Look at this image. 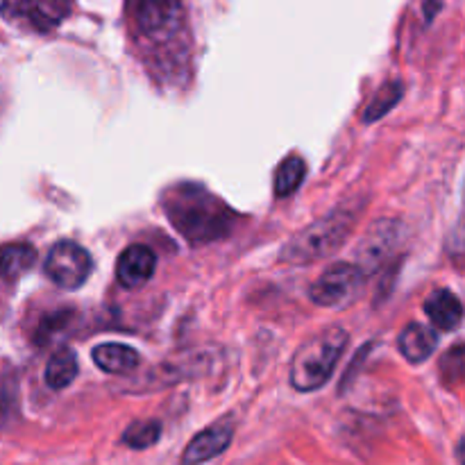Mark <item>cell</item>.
I'll list each match as a JSON object with an SVG mask.
<instances>
[{"label":"cell","instance_id":"obj_1","mask_svg":"<svg viewBox=\"0 0 465 465\" xmlns=\"http://www.w3.org/2000/svg\"><path fill=\"white\" fill-rule=\"evenodd\" d=\"M168 221L189 243L203 245L230 232L232 212L200 184H177L163 195Z\"/></svg>","mask_w":465,"mask_h":465},{"label":"cell","instance_id":"obj_2","mask_svg":"<svg viewBox=\"0 0 465 465\" xmlns=\"http://www.w3.org/2000/svg\"><path fill=\"white\" fill-rule=\"evenodd\" d=\"M357 218V209H336L327 213L325 218L304 227L282 248V262L298 266V263H312L327 257L348 241Z\"/></svg>","mask_w":465,"mask_h":465},{"label":"cell","instance_id":"obj_3","mask_svg":"<svg viewBox=\"0 0 465 465\" xmlns=\"http://www.w3.org/2000/svg\"><path fill=\"white\" fill-rule=\"evenodd\" d=\"M348 345V331L341 327H330L313 339H309L295 352L291 363V384L302 393L322 389L330 381L341 354Z\"/></svg>","mask_w":465,"mask_h":465},{"label":"cell","instance_id":"obj_4","mask_svg":"<svg viewBox=\"0 0 465 465\" xmlns=\"http://www.w3.org/2000/svg\"><path fill=\"white\" fill-rule=\"evenodd\" d=\"M125 9L134 35L154 48L184 36L186 12L182 0H127Z\"/></svg>","mask_w":465,"mask_h":465},{"label":"cell","instance_id":"obj_5","mask_svg":"<svg viewBox=\"0 0 465 465\" xmlns=\"http://www.w3.org/2000/svg\"><path fill=\"white\" fill-rule=\"evenodd\" d=\"M91 268V254L86 252L82 245L75 241H59L50 248L48 259H45V275L54 282L57 286L68 291H75L89 280Z\"/></svg>","mask_w":465,"mask_h":465},{"label":"cell","instance_id":"obj_6","mask_svg":"<svg viewBox=\"0 0 465 465\" xmlns=\"http://www.w3.org/2000/svg\"><path fill=\"white\" fill-rule=\"evenodd\" d=\"M359 286H361V271L352 263H336L313 282L309 295L318 307L339 309L357 298Z\"/></svg>","mask_w":465,"mask_h":465},{"label":"cell","instance_id":"obj_7","mask_svg":"<svg viewBox=\"0 0 465 465\" xmlns=\"http://www.w3.org/2000/svg\"><path fill=\"white\" fill-rule=\"evenodd\" d=\"M71 0H3L5 18L35 32H48L68 16Z\"/></svg>","mask_w":465,"mask_h":465},{"label":"cell","instance_id":"obj_8","mask_svg":"<svg viewBox=\"0 0 465 465\" xmlns=\"http://www.w3.org/2000/svg\"><path fill=\"white\" fill-rule=\"evenodd\" d=\"M232 436H234V422L230 418L218 420L216 425L207 427L198 436H193V440L186 445L184 454H182V465H203L212 461L230 448Z\"/></svg>","mask_w":465,"mask_h":465},{"label":"cell","instance_id":"obj_9","mask_svg":"<svg viewBox=\"0 0 465 465\" xmlns=\"http://www.w3.org/2000/svg\"><path fill=\"white\" fill-rule=\"evenodd\" d=\"M154 268H157V257L148 245H130L118 257L116 277L125 289H139L145 282H150Z\"/></svg>","mask_w":465,"mask_h":465},{"label":"cell","instance_id":"obj_10","mask_svg":"<svg viewBox=\"0 0 465 465\" xmlns=\"http://www.w3.org/2000/svg\"><path fill=\"white\" fill-rule=\"evenodd\" d=\"M425 312L430 316V321L434 322L439 330L452 331L461 325L463 321V307L461 300L448 289H439L427 298Z\"/></svg>","mask_w":465,"mask_h":465},{"label":"cell","instance_id":"obj_11","mask_svg":"<svg viewBox=\"0 0 465 465\" xmlns=\"http://www.w3.org/2000/svg\"><path fill=\"white\" fill-rule=\"evenodd\" d=\"M436 345H439V336L422 322H409L400 334V352L411 363H422L425 359H430Z\"/></svg>","mask_w":465,"mask_h":465},{"label":"cell","instance_id":"obj_12","mask_svg":"<svg viewBox=\"0 0 465 465\" xmlns=\"http://www.w3.org/2000/svg\"><path fill=\"white\" fill-rule=\"evenodd\" d=\"M94 361L100 371L109 375H125L139 366V352L130 345L121 343H103L94 350Z\"/></svg>","mask_w":465,"mask_h":465},{"label":"cell","instance_id":"obj_13","mask_svg":"<svg viewBox=\"0 0 465 465\" xmlns=\"http://www.w3.org/2000/svg\"><path fill=\"white\" fill-rule=\"evenodd\" d=\"M36 262V250L27 243H7L0 248V277L7 282L25 275Z\"/></svg>","mask_w":465,"mask_h":465},{"label":"cell","instance_id":"obj_14","mask_svg":"<svg viewBox=\"0 0 465 465\" xmlns=\"http://www.w3.org/2000/svg\"><path fill=\"white\" fill-rule=\"evenodd\" d=\"M45 384L53 391H62L73 384L77 377V357L71 348H62L45 363Z\"/></svg>","mask_w":465,"mask_h":465},{"label":"cell","instance_id":"obj_15","mask_svg":"<svg viewBox=\"0 0 465 465\" xmlns=\"http://www.w3.org/2000/svg\"><path fill=\"white\" fill-rule=\"evenodd\" d=\"M304 173H307V166L300 157H291L277 168L275 173V195L277 198H289L293 191H298V186L302 184Z\"/></svg>","mask_w":465,"mask_h":465},{"label":"cell","instance_id":"obj_16","mask_svg":"<svg viewBox=\"0 0 465 465\" xmlns=\"http://www.w3.org/2000/svg\"><path fill=\"white\" fill-rule=\"evenodd\" d=\"M159 436H162V425L157 420H141L127 427L123 443L132 450H148L157 443Z\"/></svg>","mask_w":465,"mask_h":465},{"label":"cell","instance_id":"obj_17","mask_svg":"<svg viewBox=\"0 0 465 465\" xmlns=\"http://www.w3.org/2000/svg\"><path fill=\"white\" fill-rule=\"evenodd\" d=\"M402 94H404V91H402V84H400V82H393V84L381 86V89L377 91L375 98H372V103L368 104L363 121L372 123V121H377V118L384 116L386 112H391V109H393L395 104L400 103Z\"/></svg>","mask_w":465,"mask_h":465}]
</instances>
